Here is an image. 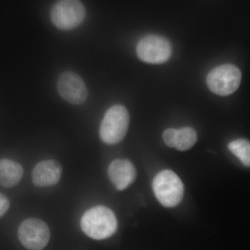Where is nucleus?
I'll return each mask as SVG.
<instances>
[{
    "label": "nucleus",
    "mask_w": 250,
    "mask_h": 250,
    "mask_svg": "<svg viewBox=\"0 0 250 250\" xmlns=\"http://www.w3.org/2000/svg\"><path fill=\"white\" fill-rule=\"evenodd\" d=\"M81 228L94 240H104L116 233L118 220L113 210L104 206H97L87 210L81 220Z\"/></svg>",
    "instance_id": "obj_1"
},
{
    "label": "nucleus",
    "mask_w": 250,
    "mask_h": 250,
    "mask_svg": "<svg viewBox=\"0 0 250 250\" xmlns=\"http://www.w3.org/2000/svg\"><path fill=\"white\" fill-rule=\"evenodd\" d=\"M129 114L123 105H114L105 113L100 128V139L108 145L121 142L129 128Z\"/></svg>",
    "instance_id": "obj_2"
},
{
    "label": "nucleus",
    "mask_w": 250,
    "mask_h": 250,
    "mask_svg": "<svg viewBox=\"0 0 250 250\" xmlns=\"http://www.w3.org/2000/svg\"><path fill=\"white\" fill-rule=\"evenodd\" d=\"M152 187L156 198L164 207H176L183 198L184 184L172 171L163 170L156 174Z\"/></svg>",
    "instance_id": "obj_3"
},
{
    "label": "nucleus",
    "mask_w": 250,
    "mask_h": 250,
    "mask_svg": "<svg viewBox=\"0 0 250 250\" xmlns=\"http://www.w3.org/2000/svg\"><path fill=\"white\" fill-rule=\"evenodd\" d=\"M241 70L232 64L215 67L208 73L207 83L210 91L220 96L234 93L241 82Z\"/></svg>",
    "instance_id": "obj_4"
},
{
    "label": "nucleus",
    "mask_w": 250,
    "mask_h": 250,
    "mask_svg": "<svg viewBox=\"0 0 250 250\" xmlns=\"http://www.w3.org/2000/svg\"><path fill=\"white\" fill-rule=\"evenodd\" d=\"M85 16L83 4L76 0H63L56 2L50 11L51 21L59 29L70 30L83 22Z\"/></svg>",
    "instance_id": "obj_5"
},
{
    "label": "nucleus",
    "mask_w": 250,
    "mask_h": 250,
    "mask_svg": "<svg viewBox=\"0 0 250 250\" xmlns=\"http://www.w3.org/2000/svg\"><path fill=\"white\" fill-rule=\"evenodd\" d=\"M136 53L141 61L147 63H163L170 58L172 45L166 38L149 35L143 37L138 42Z\"/></svg>",
    "instance_id": "obj_6"
},
{
    "label": "nucleus",
    "mask_w": 250,
    "mask_h": 250,
    "mask_svg": "<svg viewBox=\"0 0 250 250\" xmlns=\"http://www.w3.org/2000/svg\"><path fill=\"white\" fill-rule=\"evenodd\" d=\"M21 244L29 250H42L48 244L50 231L47 224L37 218L24 220L18 229Z\"/></svg>",
    "instance_id": "obj_7"
},
{
    "label": "nucleus",
    "mask_w": 250,
    "mask_h": 250,
    "mask_svg": "<svg viewBox=\"0 0 250 250\" xmlns=\"http://www.w3.org/2000/svg\"><path fill=\"white\" fill-rule=\"evenodd\" d=\"M57 88L60 96L72 104H82L88 98L86 85L75 72H63L59 77Z\"/></svg>",
    "instance_id": "obj_8"
},
{
    "label": "nucleus",
    "mask_w": 250,
    "mask_h": 250,
    "mask_svg": "<svg viewBox=\"0 0 250 250\" xmlns=\"http://www.w3.org/2000/svg\"><path fill=\"white\" fill-rule=\"evenodd\" d=\"M108 174L117 190L121 191L134 182L136 170L134 164L127 159H116L110 164Z\"/></svg>",
    "instance_id": "obj_9"
},
{
    "label": "nucleus",
    "mask_w": 250,
    "mask_h": 250,
    "mask_svg": "<svg viewBox=\"0 0 250 250\" xmlns=\"http://www.w3.org/2000/svg\"><path fill=\"white\" fill-rule=\"evenodd\" d=\"M62 174V167L57 161H42L33 170V183L39 187H52L58 183Z\"/></svg>",
    "instance_id": "obj_10"
},
{
    "label": "nucleus",
    "mask_w": 250,
    "mask_h": 250,
    "mask_svg": "<svg viewBox=\"0 0 250 250\" xmlns=\"http://www.w3.org/2000/svg\"><path fill=\"white\" fill-rule=\"evenodd\" d=\"M24 170L22 166L10 159L0 160V185L6 188L14 187L22 178Z\"/></svg>",
    "instance_id": "obj_11"
},
{
    "label": "nucleus",
    "mask_w": 250,
    "mask_h": 250,
    "mask_svg": "<svg viewBox=\"0 0 250 250\" xmlns=\"http://www.w3.org/2000/svg\"><path fill=\"white\" fill-rule=\"evenodd\" d=\"M197 141L196 131L191 127L187 126L177 130V139L174 148L179 151L188 150L194 146Z\"/></svg>",
    "instance_id": "obj_12"
},
{
    "label": "nucleus",
    "mask_w": 250,
    "mask_h": 250,
    "mask_svg": "<svg viewBox=\"0 0 250 250\" xmlns=\"http://www.w3.org/2000/svg\"><path fill=\"white\" fill-rule=\"evenodd\" d=\"M228 148L233 155L236 156L242 164L247 167L250 166V143L246 139H237L228 145Z\"/></svg>",
    "instance_id": "obj_13"
},
{
    "label": "nucleus",
    "mask_w": 250,
    "mask_h": 250,
    "mask_svg": "<svg viewBox=\"0 0 250 250\" xmlns=\"http://www.w3.org/2000/svg\"><path fill=\"white\" fill-rule=\"evenodd\" d=\"M177 130L175 129H166L163 134L164 142L169 147H175L176 139H177Z\"/></svg>",
    "instance_id": "obj_14"
},
{
    "label": "nucleus",
    "mask_w": 250,
    "mask_h": 250,
    "mask_svg": "<svg viewBox=\"0 0 250 250\" xmlns=\"http://www.w3.org/2000/svg\"><path fill=\"white\" fill-rule=\"evenodd\" d=\"M10 207V202L7 197L0 193V217L7 211Z\"/></svg>",
    "instance_id": "obj_15"
}]
</instances>
